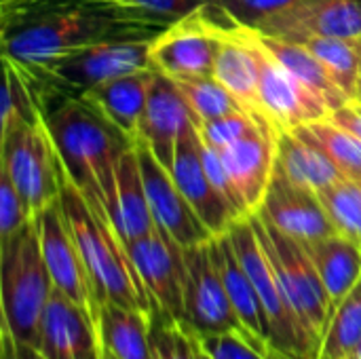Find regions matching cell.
<instances>
[{
  "label": "cell",
  "mask_w": 361,
  "mask_h": 359,
  "mask_svg": "<svg viewBox=\"0 0 361 359\" xmlns=\"http://www.w3.org/2000/svg\"><path fill=\"white\" fill-rule=\"evenodd\" d=\"M32 218V212L27 209L23 197L17 193L11 178L0 171V241L13 237Z\"/></svg>",
  "instance_id": "f35d334b"
},
{
  "label": "cell",
  "mask_w": 361,
  "mask_h": 359,
  "mask_svg": "<svg viewBox=\"0 0 361 359\" xmlns=\"http://www.w3.org/2000/svg\"><path fill=\"white\" fill-rule=\"evenodd\" d=\"M260 42L267 47V51L283 66L288 68L305 87H309L328 108L330 112L345 106L351 97L330 78L322 61L302 44L296 40H288L281 36H273L267 32L256 30Z\"/></svg>",
  "instance_id": "484cf974"
},
{
  "label": "cell",
  "mask_w": 361,
  "mask_h": 359,
  "mask_svg": "<svg viewBox=\"0 0 361 359\" xmlns=\"http://www.w3.org/2000/svg\"><path fill=\"white\" fill-rule=\"evenodd\" d=\"M279 133V127L264 125L243 135L241 140L218 148L247 216H254L264 203L269 184L275 174Z\"/></svg>",
  "instance_id": "e0dca14e"
},
{
  "label": "cell",
  "mask_w": 361,
  "mask_h": 359,
  "mask_svg": "<svg viewBox=\"0 0 361 359\" xmlns=\"http://www.w3.org/2000/svg\"><path fill=\"white\" fill-rule=\"evenodd\" d=\"M152 349L154 359H195L192 332L159 313H152Z\"/></svg>",
  "instance_id": "e575fe53"
},
{
  "label": "cell",
  "mask_w": 361,
  "mask_h": 359,
  "mask_svg": "<svg viewBox=\"0 0 361 359\" xmlns=\"http://www.w3.org/2000/svg\"><path fill=\"white\" fill-rule=\"evenodd\" d=\"M99 343V330L89 309L53 288L44 307L38 351L44 359H91Z\"/></svg>",
  "instance_id": "ac0fdd59"
},
{
  "label": "cell",
  "mask_w": 361,
  "mask_h": 359,
  "mask_svg": "<svg viewBox=\"0 0 361 359\" xmlns=\"http://www.w3.org/2000/svg\"><path fill=\"white\" fill-rule=\"evenodd\" d=\"M214 57L216 38L201 8L150 40V68L171 80L214 76Z\"/></svg>",
  "instance_id": "4fadbf2b"
},
{
  "label": "cell",
  "mask_w": 361,
  "mask_h": 359,
  "mask_svg": "<svg viewBox=\"0 0 361 359\" xmlns=\"http://www.w3.org/2000/svg\"><path fill=\"white\" fill-rule=\"evenodd\" d=\"M150 40H110L61 53L36 63H25L57 89L80 95L110 78L150 68Z\"/></svg>",
  "instance_id": "ba28073f"
},
{
  "label": "cell",
  "mask_w": 361,
  "mask_h": 359,
  "mask_svg": "<svg viewBox=\"0 0 361 359\" xmlns=\"http://www.w3.org/2000/svg\"><path fill=\"white\" fill-rule=\"evenodd\" d=\"M360 347L361 279L360 284L334 307L317 359H347L351 358Z\"/></svg>",
  "instance_id": "f546056e"
},
{
  "label": "cell",
  "mask_w": 361,
  "mask_h": 359,
  "mask_svg": "<svg viewBox=\"0 0 361 359\" xmlns=\"http://www.w3.org/2000/svg\"><path fill=\"white\" fill-rule=\"evenodd\" d=\"M59 201L87 267L97 307L102 303H114L152 313L140 273L108 212L99 203L89 201L68 178L66 169L61 176Z\"/></svg>",
  "instance_id": "3957f363"
},
{
  "label": "cell",
  "mask_w": 361,
  "mask_h": 359,
  "mask_svg": "<svg viewBox=\"0 0 361 359\" xmlns=\"http://www.w3.org/2000/svg\"><path fill=\"white\" fill-rule=\"evenodd\" d=\"M245 32L258 61V91L267 118L275 123L281 131H294L302 125L328 118L330 108L267 51L256 30L245 28Z\"/></svg>",
  "instance_id": "8fae6325"
},
{
  "label": "cell",
  "mask_w": 361,
  "mask_h": 359,
  "mask_svg": "<svg viewBox=\"0 0 361 359\" xmlns=\"http://www.w3.org/2000/svg\"><path fill=\"white\" fill-rule=\"evenodd\" d=\"M0 281L2 330L17 343L36 349L42 313L55 288L40 252L36 218L0 241Z\"/></svg>",
  "instance_id": "277c9868"
},
{
  "label": "cell",
  "mask_w": 361,
  "mask_h": 359,
  "mask_svg": "<svg viewBox=\"0 0 361 359\" xmlns=\"http://www.w3.org/2000/svg\"><path fill=\"white\" fill-rule=\"evenodd\" d=\"M288 237L309 243L338 233L322 203L319 193L292 182L275 167L262 207L256 212Z\"/></svg>",
  "instance_id": "9a60e30c"
},
{
  "label": "cell",
  "mask_w": 361,
  "mask_h": 359,
  "mask_svg": "<svg viewBox=\"0 0 361 359\" xmlns=\"http://www.w3.org/2000/svg\"><path fill=\"white\" fill-rule=\"evenodd\" d=\"M228 237L233 241V248L245 267L254 288L258 290V296L262 300V307L269 317V328L271 336L269 343L271 347L290 353L300 359H315L292 309L286 298V292L281 288V281L277 277V271L252 224V216L239 218L231 231Z\"/></svg>",
  "instance_id": "52a82bcc"
},
{
  "label": "cell",
  "mask_w": 361,
  "mask_h": 359,
  "mask_svg": "<svg viewBox=\"0 0 361 359\" xmlns=\"http://www.w3.org/2000/svg\"><path fill=\"white\" fill-rule=\"evenodd\" d=\"M209 2H216V0H209Z\"/></svg>",
  "instance_id": "c3c4849f"
},
{
  "label": "cell",
  "mask_w": 361,
  "mask_h": 359,
  "mask_svg": "<svg viewBox=\"0 0 361 359\" xmlns=\"http://www.w3.org/2000/svg\"><path fill=\"white\" fill-rule=\"evenodd\" d=\"M347 359H361V347L355 351V353H353V355H351V358H347Z\"/></svg>",
  "instance_id": "7dc6e473"
},
{
  "label": "cell",
  "mask_w": 361,
  "mask_h": 359,
  "mask_svg": "<svg viewBox=\"0 0 361 359\" xmlns=\"http://www.w3.org/2000/svg\"><path fill=\"white\" fill-rule=\"evenodd\" d=\"M264 125H275V123H271L264 116L239 110V112H233V114H226V116H220L216 121L199 125V133L212 146L222 148V146H228V144L241 140L243 135H247V133H252V131H256V129H260Z\"/></svg>",
  "instance_id": "d590c367"
},
{
  "label": "cell",
  "mask_w": 361,
  "mask_h": 359,
  "mask_svg": "<svg viewBox=\"0 0 361 359\" xmlns=\"http://www.w3.org/2000/svg\"><path fill=\"white\" fill-rule=\"evenodd\" d=\"M173 83L178 85L182 95L186 97V102H188L199 125L243 110V106L237 102V97L222 83H218L214 76L180 78Z\"/></svg>",
  "instance_id": "1f68e13d"
},
{
  "label": "cell",
  "mask_w": 361,
  "mask_h": 359,
  "mask_svg": "<svg viewBox=\"0 0 361 359\" xmlns=\"http://www.w3.org/2000/svg\"><path fill=\"white\" fill-rule=\"evenodd\" d=\"M298 2L302 0H216L212 4L222 8L233 21L241 25L262 30L269 21L290 11Z\"/></svg>",
  "instance_id": "8d00e7d4"
},
{
  "label": "cell",
  "mask_w": 361,
  "mask_h": 359,
  "mask_svg": "<svg viewBox=\"0 0 361 359\" xmlns=\"http://www.w3.org/2000/svg\"><path fill=\"white\" fill-rule=\"evenodd\" d=\"M95 2L106 4L129 19L150 23L157 28H167L192 15L209 0H95Z\"/></svg>",
  "instance_id": "836d02e7"
},
{
  "label": "cell",
  "mask_w": 361,
  "mask_h": 359,
  "mask_svg": "<svg viewBox=\"0 0 361 359\" xmlns=\"http://www.w3.org/2000/svg\"><path fill=\"white\" fill-rule=\"evenodd\" d=\"M264 353H267V359H300L290 355V353H283V351H279V349H275V347H271V345L264 347Z\"/></svg>",
  "instance_id": "7bdbcfd3"
},
{
  "label": "cell",
  "mask_w": 361,
  "mask_h": 359,
  "mask_svg": "<svg viewBox=\"0 0 361 359\" xmlns=\"http://www.w3.org/2000/svg\"><path fill=\"white\" fill-rule=\"evenodd\" d=\"M186 292H184V324L195 334L239 332L247 339L214 258L212 239L184 250ZM250 341V339H247ZM252 343V341H250Z\"/></svg>",
  "instance_id": "9c48e42d"
},
{
  "label": "cell",
  "mask_w": 361,
  "mask_h": 359,
  "mask_svg": "<svg viewBox=\"0 0 361 359\" xmlns=\"http://www.w3.org/2000/svg\"><path fill=\"white\" fill-rule=\"evenodd\" d=\"M252 224L277 271L290 309L317 359L328 322L332 317V300L326 286L300 241L275 229L260 214L252 216Z\"/></svg>",
  "instance_id": "5b68a950"
},
{
  "label": "cell",
  "mask_w": 361,
  "mask_h": 359,
  "mask_svg": "<svg viewBox=\"0 0 361 359\" xmlns=\"http://www.w3.org/2000/svg\"><path fill=\"white\" fill-rule=\"evenodd\" d=\"M330 118H332L336 125L345 127L347 131H351V133H355L357 138H361V102H357V99H349L345 106L332 110V112H330Z\"/></svg>",
  "instance_id": "60d3db41"
},
{
  "label": "cell",
  "mask_w": 361,
  "mask_h": 359,
  "mask_svg": "<svg viewBox=\"0 0 361 359\" xmlns=\"http://www.w3.org/2000/svg\"><path fill=\"white\" fill-rule=\"evenodd\" d=\"M197 125L199 123L178 85L157 72L135 142H144L171 171L178 140Z\"/></svg>",
  "instance_id": "d6986e66"
},
{
  "label": "cell",
  "mask_w": 361,
  "mask_h": 359,
  "mask_svg": "<svg viewBox=\"0 0 361 359\" xmlns=\"http://www.w3.org/2000/svg\"><path fill=\"white\" fill-rule=\"evenodd\" d=\"M135 152L142 167L148 207L157 226L169 233L184 250L214 239L178 188L171 171L154 157V152L144 142H135Z\"/></svg>",
  "instance_id": "5bb4252c"
},
{
  "label": "cell",
  "mask_w": 361,
  "mask_h": 359,
  "mask_svg": "<svg viewBox=\"0 0 361 359\" xmlns=\"http://www.w3.org/2000/svg\"><path fill=\"white\" fill-rule=\"evenodd\" d=\"M294 133L328 154L345 178L361 180V138L336 125L330 116L302 125Z\"/></svg>",
  "instance_id": "83f0119b"
},
{
  "label": "cell",
  "mask_w": 361,
  "mask_h": 359,
  "mask_svg": "<svg viewBox=\"0 0 361 359\" xmlns=\"http://www.w3.org/2000/svg\"><path fill=\"white\" fill-rule=\"evenodd\" d=\"M0 171L11 178L34 218L59 197L63 163L44 121L0 135Z\"/></svg>",
  "instance_id": "8992f818"
},
{
  "label": "cell",
  "mask_w": 361,
  "mask_h": 359,
  "mask_svg": "<svg viewBox=\"0 0 361 359\" xmlns=\"http://www.w3.org/2000/svg\"><path fill=\"white\" fill-rule=\"evenodd\" d=\"M201 159H203L205 171H207L209 180L214 182V186L218 188V193L231 203V207L241 218H245L247 212H245L243 201H241V197H239V193H237V188H235V184H233V180H231V176H228V171H226V167L222 163V159H220L218 148L212 146L209 142H205L203 138H201Z\"/></svg>",
  "instance_id": "ab89813d"
},
{
  "label": "cell",
  "mask_w": 361,
  "mask_h": 359,
  "mask_svg": "<svg viewBox=\"0 0 361 359\" xmlns=\"http://www.w3.org/2000/svg\"><path fill=\"white\" fill-rule=\"evenodd\" d=\"M192 341H195V359H212L205 353V349L201 347V343H199V339L195 334H192Z\"/></svg>",
  "instance_id": "f6af8a7d"
},
{
  "label": "cell",
  "mask_w": 361,
  "mask_h": 359,
  "mask_svg": "<svg viewBox=\"0 0 361 359\" xmlns=\"http://www.w3.org/2000/svg\"><path fill=\"white\" fill-rule=\"evenodd\" d=\"M91 359H116L108 349H106V345H104V341H102V336H99V343H97V349H95V353H93V358Z\"/></svg>",
  "instance_id": "ee69618b"
},
{
  "label": "cell",
  "mask_w": 361,
  "mask_h": 359,
  "mask_svg": "<svg viewBox=\"0 0 361 359\" xmlns=\"http://www.w3.org/2000/svg\"><path fill=\"white\" fill-rule=\"evenodd\" d=\"M195 334V332H192ZM212 359H267L262 347H256L239 332L195 334Z\"/></svg>",
  "instance_id": "74e56055"
},
{
  "label": "cell",
  "mask_w": 361,
  "mask_h": 359,
  "mask_svg": "<svg viewBox=\"0 0 361 359\" xmlns=\"http://www.w3.org/2000/svg\"><path fill=\"white\" fill-rule=\"evenodd\" d=\"M154 78L157 70L152 68L129 72L87 89L78 97L135 142Z\"/></svg>",
  "instance_id": "44dd1931"
},
{
  "label": "cell",
  "mask_w": 361,
  "mask_h": 359,
  "mask_svg": "<svg viewBox=\"0 0 361 359\" xmlns=\"http://www.w3.org/2000/svg\"><path fill=\"white\" fill-rule=\"evenodd\" d=\"M212 248H214V258L218 262L220 275L224 279L231 305L247 334V339L256 345V347H267L269 336H271V328H269V317L267 311L262 307V300L258 296V290L254 288L245 267L241 264L233 241L226 235L214 237L212 239Z\"/></svg>",
  "instance_id": "7402d4cb"
},
{
  "label": "cell",
  "mask_w": 361,
  "mask_h": 359,
  "mask_svg": "<svg viewBox=\"0 0 361 359\" xmlns=\"http://www.w3.org/2000/svg\"><path fill=\"white\" fill-rule=\"evenodd\" d=\"M260 32L296 42L313 36L361 38V0H302Z\"/></svg>",
  "instance_id": "ffe728a7"
},
{
  "label": "cell",
  "mask_w": 361,
  "mask_h": 359,
  "mask_svg": "<svg viewBox=\"0 0 361 359\" xmlns=\"http://www.w3.org/2000/svg\"><path fill=\"white\" fill-rule=\"evenodd\" d=\"M108 216L125 245L150 235L157 229V222L148 207V197L135 146L123 154L116 167V190Z\"/></svg>",
  "instance_id": "603a6c76"
},
{
  "label": "cell",
  "mask_w": 361,
  "mask_h": 359,
  "mask_svg": "<svg viewBox=\"0 0 361 359\" xmlns=\"http://www.w3.org/2000/svg\"><path fill=\"white\" fill-rule=\"evenodd\" d=\"M319 197L334 229L361 243V180L343 178L334 186L322 190Z\"/></svg>",
  "instance_id": "d6a6232c"
},
{
  "label": "cell",
  "mask_w": 361,
  "mask_h": 359,
  "mask_svg": "<svg viewBox=\"0 0 361 359\" xmlns=\"http://www.w3.org/2000/svg\"><path fill=\"white\" fill-rule=\"evenodd\" d=\"M326 286V292L334 307L360 284L361 243L334 233L317 241L302 243Z\"/></svg>",
  "instance_id": "d4e9b609"
},
{
  "label": "cell",
  "mask_w": 361,
  "mask_h": 359,
  "mask_svg": "<svg viewBox=\"0 0 361 359\" xmlns=\"http://www.w3.org/2000/svg\"><path fill=\"white\" fill-rule=\"evenodd\" d=\"M2 61H4V97H2L0 135H6L8 131L21 125L42 121V112L21 68L8 57H2Z\"/></svg>",
  "instance_id": "4dcf8cb0"
},
{
  "label": "cell",
  "mask_w": 361,
  "mask_h": 359,
  "mask_svg": "<svg viewBox=\"0 0 361 359\" xmlns=\"http://www.w3.org/2000/svg\"><path fill=\"white\" fill-rule=\"evenodd\" d=\"M300 42L322 61L330 78L353 99L361 70V38L313 36Z\"/></svg>",
  "instance_id": "f1b7e54d"
},
{
  "label": "cell",
  "mask_w": 361,
  "mask_h": 359,
  "mask_svg": "<svg viewBox=\"0 0 361 359\" xmlns=\"http://www.w3.org/2000/svg\"><path fill=\"white\" fill-rule=\"evenodd\" d=\"M2 359H44L38 349L17 343L6 330H2Z\"/></svg>",
  "instance_id": "b9f144b4"
},
{
  "label": "cell",
  "mask_w": 361,
  "mask_h": 359,
  "mask_svg": "<svg viewBox=\"0 0 361 359\" xmlns=\"http://www.w3.org/2000/svg\"><path fill=\"white\" fill-rule=\"evenodd\" d=\"M63 169L74 186L106 212L114 201L116 167L135 142L78 95L55 91L42 110Z\"/></svg>",
  "instance_id": "7a4b0ae2"
},
{
  "label": "cell",
  "mask_w": 361,
  "mask_h": 359,
  "mask_svg": "<svg viewBox=\"0 0 361 359\" xmlns=\"http://www.w3.org/2000/svg\"><path fill=\"white\" fill-rule=\"evenodd\" d=\"M150 315L114 303H102L95 311V324L106 349L116 359H154Z\"/></svg>",
  "instance_id": "cb8c5ba5"
},
{
  "label": "cell",
  "mask_w": 361,
  "mask_h": 359,
  "mask_svg": "<svg viewBox=\"0 0 361 359\" xmlns=\"http://www.w3.org/2000/svg\"><path fill=\"white\" fill-rule=\"evenodd\" d=\"M127 250L146 288L152 313L184 324V248L169 233L157 226L150 235L127 243Z\"/></svg>",
  "instance_id": "30bf717a"
},
{
  "label": "cell",
  "mask_w": 361,
  "mask_h": 359,
  "mask_svg": "<svg viewBox=\"0 0 361 359\" xmlns=\"http://www.w3.org/2000/svg\"><path fill=\"white\" fill-rule=\"evenodd\" d=\"M353 99L361 102V70H360V76H357V85H355V95H353Z\"/></svg>",
  "instance_id": "bcb514c9"
},
{
  "label": "cell",
  "mask_w": 361,
  "mask_h": 359,
  "mask_svg": "<svg viewBox=\"0 0 361 359\" xmlns=\"http://www.w3.org/2000/svg\"><path fill=\"white\" fill-rule=\"evenodd\" d=\"M275 167L292 182L313 188L315 193H322L345 178L328 154H324L307 140L298 138L294 131L279 133Z\"/></svg>",
  "instance_id": "4316f807"
},
{
  "label": "cell",
  "mask_w": 361,
  "mask_h": 359,
  "mask_svg": "<svg viewBox=\"0 0 361 359\" xmlns=\"http://www.w3.org/2000/svg\"><path fill=\"white\" fill-rule=\"evenodd\" d=\"M36 226L40 252L53 279V286L80 307L89 309L95 317L97 303L93 296L89 273L72 235V229L66 220L59 197L36 214Z\"/></svg>",
  "instance_id": "7c38bea8"
},
{
  "label": "cell",
  "mask_w": 361,
  "mask_h": 359,
  "mask_svg": "<svg viewBox=\"0 0 361 359\" xmlns=\"http://www.w3.org/2000/svg\"><path fill=\"white\" fill-rule=\"evenodd\" d=\"M171 176L190 203V207L197 212L201 222L207 226V231L214 237L226 235L231 226L241 218L231 203L218 193L214 182L209 180L203 159H201V133L199 125L188 129L176 144Z\"/></svg>",
  "instance_id": "2e32d148"
},
{
  "label": "cell",
  "mask_w": 361,
  "mask_h": 359,
  "mask_svg": "<svg viewBox=\"0 0 361 359\" xmlns=\"http://www.w3.org/2000/svg\"><path fill=\"white\" fill-rule=\"evenodd\" d=\"M161 30L129 19L95 0H44L19 23L2 30V57L36 63L110 40L154 38Z\"/></svg>",
  "instance_id": "6da1fadb"
}]
</instances>
